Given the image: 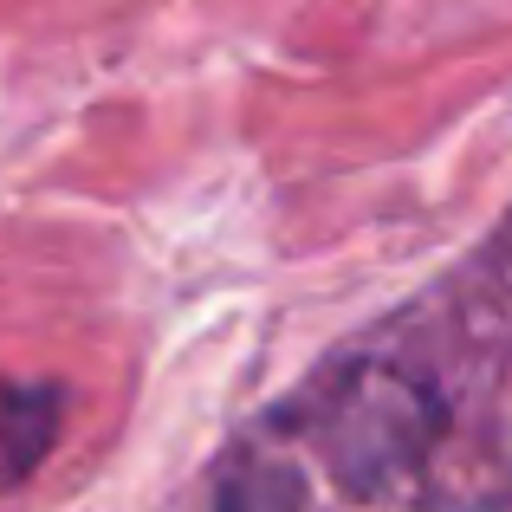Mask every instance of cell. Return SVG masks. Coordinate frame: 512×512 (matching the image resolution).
I'll use <instances>...</instances> for the list:
<instances>
[{
	"label": "cell",
	"mask_w": 512,
	"mask_h": 512,
	"mask_svg": "<svg viewBox=\"0 0 512 512\" xmlns=\"http://www.w3.org/2000/svg\"><path fill=\"white\" fill-rule=\"evenodd\" d=\"M305 428L344 493L383 500L422 474V461L448 428V409L422 376L396 370V363H350L318 389V409Z\"/></svg>",
	"instance_id": "1"
},
{
	"label": "cell",
	"mask_w": 512,
	"mask_h": 512,
	"mask_svg": "<svg viewBox=\"0 0 512 512\" xmlns=\"http://www.w3.org/2000/svg\"><path fill=\"white\" fill-rule=\"evenodd\" d=\"M65 422V389L46 376H7L0 383V480H26L52 454Z\"/></svg>",
	"instance_id": "2"
},
{
	"label": "cell",
	"mask_w": 512,
	"mask_h": 512,
	"mask_svg": "<svg viewBox=\"0 0 512 512\" xmlns=\"http://www.w3.org/2000/svg\"><path fill=\"white\" fill-rule=\"evenodd\" d=\"M467 512H512V506H467Z\"/></svg>",
	"instance_id": "4"
},
{
	"label": "cell",
	"mask_w": 512,
	"mask_h": 512,
	"mask_svg": "<svg viewBox=\"0 0 512 512\" xmlns=\"http://www.w3.org/2000/svg\"><path fill=\"white\" fill-rule=\"evenodd\" d=\"M214 512H312V493H305L299 467L240 454L214 487Z\"/></svg>",
	"instance_id": "3"
}]
</instances>
